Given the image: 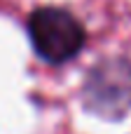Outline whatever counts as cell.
Masks as SVG:
<instances>
[{
    "instance_id": "1",
    "label": "cell",
    "mask_w": 131,
    "mask_h": 134,
    "mask_svg": "<svg viewBox=\"0 0 131 134\" xmlns=\"http://www.w3.org/2000/svg\"><path fill=\"white\" fill-rule=\"evenodd\" d=\"M26 31L35 54L47 64H66L75 59L87 42L82 21L63 7L33 9L28 14Z\"/></svg>"
},
{
    "instance_id": "2",
    "label": "cell",
    "mask_w": 131,
    "mask_h": 134,
    "mask_svg": "<svg viewBox=\"0 0 131 134\" xmlns=\"http://www.w3.org/2000/svg\"><path fill=\"white\" fill-rule=\"evenodd\" d=\"M82 104L89 113L105 120H122L131 111V61L105 57L87 71Z\"/></svg>"
}]
</instances>
